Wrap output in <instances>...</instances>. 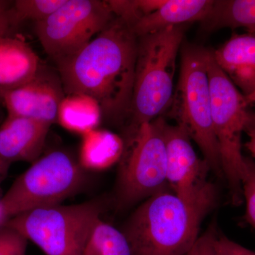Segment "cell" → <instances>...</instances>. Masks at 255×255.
<instances>
[{
  "label": "cell",
  "mask_w": 255,
  "mask_h": 255,
  "mask_svg": "<svg viewBox=\"0 0 255 255\" xmlns=\"http://www.w3.org/2000/svg\"><path fill=\"white\" fill-rule=\"evenodd\" d=\"M216 191L197 200H184L169 189L142 201L122 233L131 255H185L199 236L201 223L216 204Z\"/></svg>",
  "instance_id": "cell-2"
},
{
  "label": "cell",
  "mask_w": 255,
  "mask_h": 255,
  "mask_svg": "<svg viewBox=\"0 0 255 255\" xmlns=\"http://www.w3.org/2000/svg\"><path fill=\"white\" fill-rule=\"evenodd\" d=\"M242 192L246 205V221L255 229V162L248 157L242 175Z\"/></svg>",
  "instance_id": "cell-21"
},
{
  "label": "cell",
  "mask_w": 255,
  "mask_h": 255,
  "mask_svg": "<svg viewBox=\"0 0 255 255\" xmlns=\"http://www.w3.org/2000/svg\"><path fill=\"white\" fill-rule=\"evenodd\" d=\"M245 100H246V103L248 107L250 105H255V90L251 95L246 96Z\"/></svg>",
  "instance_id": "cell-29"
},
{
  "label": "cell",
  "mask_w": 255,
  "mask_h": 255,
  "mask_svg": "<svg viewBox=\"0 0 255 255\" xmlns=\"http://www.w3.org/2000/svg\"><path fill=\"white\" fill-rule=\"evenodd\" d=\"M28 241L7 226L0 228V255H26Z\"/></svg>",
  "instance_id": "cell-22"
},
{
  "label": "cell",
  "mask_w": 255,
  "mask_h": 255,
  "mask_svg": "<svg viewBox=\"0 0 255 255\" xmlns=\"http://www.w3.org/2000/svg\"><path fill=\"white\" fill-rule=\"evenodd\" d=\"M214 2L212 0H164L158 9L142 16L130 28L138 38L169 26L201 21Z\"/></svg>",
  "instance_id": "cell-15"
},
{
  "label": "cell",
  "mask_w": 255,
  "mask_h": 255,
  "mask_svg": "<svg viewBox=\"0 0 255 255\" xmlns=\"http://www.w3.org/2000/svg\"><path fill=\"white\" fill-rule=\"evenodd\" d=\"M245 131L249 137V140L246 143V147L255 157V129L247 128Z\"/></svg>",
  "instance_id": "cell-26"
},
{
  "label": "cell",
  "mask_w": 255,
  "mask_h": 255,
  "mask_svg": "<svg viewBox=\"0 0 255 255\" xmlns=\"http://www.w3.org/2000/svg\"><path fill=\"white\" fill-rule=\"evenodd\" d=\"M85 170L65 151L40 157L1 197L6 217L9 220L31 210L60 205L83 186Z\"/></svg>",
  "instance_id": "cell-8"
},
{
  "label": "cell",
  "mask_w": 255,
  "mask_h": 255,
  "mask_svg": "<svg viewBox=\"0 0 255 255\" xmlns=\"http://www.w3.org/2000/svg\"><path fill=\"white\" fill-rule=\"evenodd\" d=\"M115 17L107 1L66 0L36 23L35 30L43 50L57 64L83 49Z\"/></svg>",
  "instance_id": "cell-9"
},
{
  "label": "cell",
  "mask_w": 255,
  "mask_h": 255,
  "mask_svg": "<svg viewBox=\"0 0 255 255\" xmlns=\"http://www.w3.org/2000/svg\"><path fill=\"white\" fill-rule=\"evenodd\" d=\"M103 118L98 102L86 95H65L60 103L58 122L61 127L75 133L84 134L98 128Z\"/></svg>",
  "instance_id": "cell-17"
},
{
  "label": "cell",
  "mask_w": 255,
  "mask_h": 255,
  "mask_svg": "<svg viewBox=\"0 0 255 255\" xmlns=\"http://www.w3.org/2000/svg\"><path fill=\"white\" fill-rule=\"evenodd\" d=\"M8 221H9V219L6 217L4 209H3L2 206H1V197H0V228L4 226Z\"/></svg>",
  "instance_id": "cell-28"
},
{
  "label": "cell",
  "mask_w": 255,
  "mask_h": 255,
  "mask_svg": "<svg viewBox=\"0 0 255 255\" xmlns=\"http://www.w3.org/2000/svg\"><path fill=\"white\" fill-rule=\"evenodd\" d=\"M167 154V182L172 192L186 201L197 200L216 191L207 180L211 169L205 159L199 158L187 132L177 125L164 122Z\"/></svg>",
  "instance_id": "cell-10"
},
{
  "label": "cell",
  "mask_w": 255,
  "mask_h": 255,
  "mask_svg": "<svg viewBox=\"0 0 255 255\" xmlns=\"http://www.w3.org/2000/svg\"><path fill=\"white\" fill-rule=\"evenodd\" d=\"M218 233L214 226L209 227L205 233L199 238L192 249L185 255H217L216 240Z\"/></svg>",
  "instance_id": "cell-23"
},
{
  "label": "cell",
  "mask_w": 255,
  "mask_h": 255,
  "mask_svg": "<svg viewBox=\"0 0 255 255\" xmlns=\"http://www.w3.org/2000/svg\"><path fill=\"white\" fill-rule=\"evenodd\" d=\"M51 125L33 119L9 117L0 127V161L33 163L40 158Z\"/></svg>",
  "instance_id": "cell-12"
},
{
  "label": "cell",
  "mask_w": 255,
  "mask_h": 255,
  "mask_svg": "<svg viewBox=\"0 0 255 255\" xmlns=\"http://www.w3.org/2000/svg\"><path fill=\"white\" fill-rule=\"evenodd\" d=\"M206 48L185 44L181 52L179 80L167 114L194 140L210 169L223 178L214 131Z\"/></svg>",
  "instance_id": "cell-4"
},
{
  "label": "cell",
  "mask_w": 255,
  "mask_h": 255,
  "mask_svg": "<svg viewBox=\"0 0 255 255\" xmlns=\"http://www.w3.org/2000/svg\"><path fill=\"white\" fill-rule=\"evenodd\" d=\"M91 242L95 255H131L130 247L122 231L101 219Z\"/></svg>",
  "instance_id": "cell-19"
},
{
  "label": "cell",
  "mask_w": 255,
  "mask_h": 255,
  "mask_svg": "<svg viewBox=\"0 0 255 255\" xmlns=\"http://www.w3.org/2000/svg\"><path fill=\"white\" fill-rule=\"evenodd\" d=\"M164 117L128 128L119 163L117 194L121 207L145 201L169 189L167 182V154Z\"/></svg>",
  "instance_id": "cell-7"
},
{
  "label": "cell",
  "mask_w": 255,
  "mask_h": 255,
  "mask_svg": "<svg viewBox=\"0 0 255 255\" xmlns=\"http://www.w3.org/2000/svg\"><path fill=\"white\" fill-rule=\"evenodd\" d=\"M124 142L110 130L96 128L82 135L79 162L87 170L100 171L119 162Z\"/></svg>",
  "instance_id": "cell-16"
},
{
  "label": "cell",
  "mask_w": 255,
  "mask_h": 255,
  "mask_svg": "<svg viewBox=\"0 0 255 255\" xmlns=\"http://www.w3.org/2000/svg\"><path fill=\"white\" fill-rule=\"evenodd\" d=\"M206 67L211 91L214 131L219 145L223 178L234 205L243 202L242 175L246 157L242 153V134L246 130L248 106L245 96L221 70L208 49Z\"/></svg>",
  "instance_id": "cell-6"
},
{
  "label": "cell",
  "mask_w": 255,
  "mask_h": 255,
  "mask_svg": "<svg viewBox=\"0 0 255 255\" xmlns=\"http://www.w3.org/2000/svg\"><path fill=\"white\" fill-rule=\"evenodd\" d=\"M216 63L246 97L255 90V33L233 34L213 50Z\"/></svg>",
  "instance_id": "cell-14"
},
{
  "label": "cell",
  "mask_w": 255,
  "mask_h": 255,
  "mask_svg": "<svg viewBox=\"0 0 255 255\" xmlns=\"http://www.w3.org/2000/svg\"><path fill=\"white\" fill-rule=\"evenodd\" d=\"M9 168L5 167L4 164L1 163V161H0V184H1V182H2L3 179H4L5 176H6V173H7V171Z\"/></svg>",
  "instance_id": "cell-30"
},
{
  "label": "cell",
  "mask_w": 255,
  "mask_h": 255,
  "mask_svg": "<svg viewBox=\"0 0 255 255\" xmlns=\"http://www.w3.org/2000/svg\"><path fill=\"white\" fill-rule=\"evenodd\" d=\"M59 74L43 67L31 80L6 93L3 103L9 117L33 119L43 123L58 122V111L65 97Z\"/></svg>",
  "instance_id": "cell-11"
},
{
  "label": "cell",
  "mask_w": 255,
  "mask_h": 255,
  "mask_svg": "<svg viewBox=\"0 0 255 255\" xmlns=\"http://www.w3.org/2000/svg\"><path fill=\"white\" fill-rule=\"evenodd\" d=\"M184 33L180 25L138 37L129 128L150 123L168 110Z\"/></svg>",
  "instance_id": "cell-3"
},
{
  "label": "cell",
  "mask_w": 255,
  "mask_h": 255,
  "mask_svg": "<svg viewBox=\"0 0 255 255\" xmlns=\"http://www.w3.org/2000/svg\"><path fill=\"white\" fill-rule=\"evenodd\" d=\"M203 31L244 28L255 33V0L214 1L209 14L201 21Z\"/></svg>",
  "instance_id": "cell-18"
},
{
  "label": "cell",
  "mask_w": 255,
  "mask_h": 255,
  "mask_svg": "<svg viewBox=\"0 0 255 255\" xmlns=\"http://www.w3.org/2000/svg\"><path fill=\"white\" fill-rule=\"evenodd\" d=\"M42 68L38 55L17 37L0 36V100L34 78Z\"/></svg>",
  "instance_id": "cell-13"
},
{
  "label": "cell",
  "mask_w": 255,
  "mask_h": 255,
  "mask_svg": "<svg viewBox=\"0 0 255 255\" xmlns=\"http://www.w3.org/2000/svg\"><path fill=\"white\" fill-rule=\"evenodd\" d=\"M83 255H95L94 247L93 245H92L91 240H90V243H89L88 246H87Z\"/></svg>",
  "instance_id": "cell-31"
},
{
  "label": "cell",
  "mask_w": 255,
  "mask_h": 255,
  "mask_svg": "<svg viewBox=\"0 0 255 255\" xmlns=\"http://www.w3.org/2000/svg\"><path fill=\"white\" fill-rule=\"evenodd\" d=\"M11 6L6 1H0V36L10 35V31L14 28L11 21Z\"/></svg>",
  "instance_id": "cell-25"
},
{
  "label": "cell",
  "mask_w": 255,
  "mask_h": 255,
  "mask_svg": "<svg viewBox=\"0 0 255 255\" xmlns=\"http://www.w3.org/2000/svg\"><path fill=\"white\" fill-rule=\"evenodd\" d=\"M247 128L255 129V112H254L248 111L246 127V129Z\"/></svg>",
  "instance_id": "cell-27"
},
{
  "label": "cell",
  "mask_w": 255,
  "mask_h": 255,
  "mask_svg": "<svg viewBox=\"0 0 255 255\" xmlns=\"http://www.w3.org/2000/svg\"><path fill=\"white\" fill-rule=\"evenodd\" d=\"M66 0H17L11 6V17L14 27L26 21L35 23L46 19Z\"/></svg>",
  "instance_id": "cell-20"
},
{
  "label": "cell",
  "mask_w": 255,
  "mask_h": 255,
  "mask_svg": "<svg viewBox=\"0 0 255 255\" xmlns=\"http://www.w3.org/2000/svg\"><path fill=\"white\" fill-rule=\"evenodd\" d=\"M217 255H255V252L248 249L218 233L216 240Z\"/></svg>",
  "instance_id": "cell-24"
},
{
  "label": "cell",
  "mask_w": 255,
  "mask_h": 255,
  "mask_svg": "<svg viewBox=\"0 0 255 255\" xmlns=\"http://www.w3.org/2000/svg\"><path fill=\"white\" fill-rule=\"evenodd\" d=\"M103 206L98 201L40 208L11 218L14 228L46 255H83Z\"/></svg>",
  "instance_id": "cell-5"
},
{
  "label": "cell",
  "mask_w": 255,
  "mask_h": 255,
  "mask_svg": "<svg viewBox=\"0 0 255 255\" xmlns=\"http://www.w3.org/2000/svg\"><path fill=\"white\" fill-rule=\"evenodd\" d=\"M138 38L122 18L110 24L77 54L56 64L65 95L95 99L103 117L130 115Z\"/></svg>",
  "instance_id": "cell-1"
}]
</instances>
